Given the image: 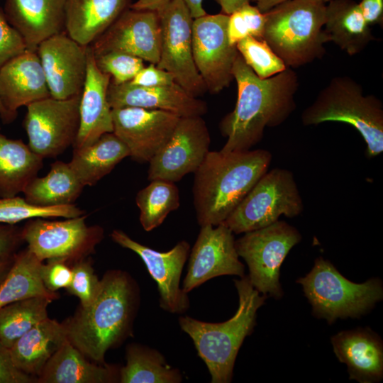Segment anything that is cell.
<instances>
[{
  "label": "cell",
  "instance_id": "816d5d0a",
  "mask_svg": "<svg viewBox=\"0 0 383 383\" xmlns=\"http://www.w3.org/2000/svg\"><path fill=\"white\" fill-rule=\"evenodd\" d=\"M14 256L6 260H0V284L9 273L13 265Z\"/></svg>",
  "mask_w": 383,
  "mask_h": 383
},
{
  "label": "cell",
  "instance_id": "5bb4252c",
  "mask_svg": "<svg viewBox=\"0 0 383 383\" xmlns=\"http://www.w3.org/2000/svg\"><path fill=\"white\" fill-rule=\"evenodd\" d=\"M211 138L202 116L182 117L170 138L149 162L148 179L177 182L199 167L209 152Z\"/></svg>",
  "mask_w": 383,
  "mask_h": 383
},
{
  "label": "cell",
  "instance_id": "b9f144b4",
  "mask_svg": "<svg viewBox=\"0 0 383 383\" xmlns=\"http://www.w3.org/2000/svg\"><path fill=\"white\" fill-rule=\"evenodd\" d=\"M40 274L45 287L51 292L65 288L70 284L72 279V267L66 262L59 260H48L42 264Z\"/></svg>",
  "mask_w": 383,
  "mask_h": 383
},
{
  "label": "cell",
  "instance_id": "4dcf8cb0",
  "mask_svg": "<svg viewBox=\"0 0 383 383\" xmlns=\"http://www.w3.org/2000/svg\"><path fill=\"white\" fill-rule=\"evenodd\" d=\"M84 187L69 162L57 160L51 164L45 176L33 178L23 193L24 199L33 205L62 206L74 204Z\"/></svg>",
  "mask_w": 383,
  "mask_h": 383
},
{
  "label": "cell",
  "instance_id": "ffe728a7",
  "mask_svg": "<svg viewBox=\"0 0 383 383\" xmlns=\"http://www.w3.org/2000/svg\"><path fill=\"white\" fill-rule=\"evenodd\" d=\"M107 99L111 109L138 107L162 110L180 118L203 116L207 104L195 97L177 83L171 85L146 87L130 82L115 84L110 82Z\"/></svg>",
  "mask_w": 383,
  "mask_h": 383
},
{
  "label": "cell",
  "instance_id": "74e56055",
  "mask_svg": "<svg viewBox=\"0 0 383 383\" xmlns=\"http://www.w3.org/2000/svg\"><path fill=\"white\" fill-rule=\"evenodd\" d=\"M265 23V13L256 6L245 4L229 15L227 32L231 45L252 36L263 39Z\"/></svg>",
  "mask_w": 383,
  "mask_h": 383
},
{
  "label": "cell",
  "instance_id": "1f68e13d",
  "mask_svg": "<svg viewBox=\"0 0 383 383\" xmlns=\"http://www.w3.org/2000/svg\"><path fill=\"white\" fill-rule=\"evenodd\" d=\"M42 264L28 248L16 253L9 273L0 284V309L33 296H45L53 300L58 297L57 293L48 291L43 283Z\"/></svg>",
  "mask_w": 383,
  "mask_h": 383
},
{
  "label": "cell",
  "instance_id": "7a4b0ae2",
  "mask_svg": "<svg viewBox=\"0 0 383 383\" xmlns=\"http://www.w3.org/2000/svg\"><path fill=\"white\" fill-rule=\"evenodd\" d=\"M272 159L264 149L209 151L194 172L192 187L200 226L223 223L267 172Z\"/></svg>",
  "mask_w": 383,
  "mask_h": 383
},
{
  "label": "cell",
  "instance_id": "d4e9b609",
  "mask_svg": "<svg viewBox=\"0 0 383 383\" xmlns=\"http://www.w3.org/2000/svg\"><path fill=\"white\" fill-rule=\"evenodd\" d=\"M120 369L91 363L68 339L49 359L36 382L41 383L119 382Z\"/></svg>",
  "mask_w": 383,
  "mask_h": 383
},
{
  "label": "cell",
  "instance_id": "bcb514c9",
  "mask_svg": "<svg viewBox=\"0 0 383 383\" xmlns=\"http://www.w3.org/2000/svg\"><path fill=\"white\" fill-rule=\"evenodd\" d=\"M358 5L364 19L369 26L382 24L383 0H360Z\"/></svg>",
  "mask_w": 383,
  "mask_h": 383
},
{
  "label": "cell",
  "instance_id": "8d00e7d4",
  "mask_svg": "<svg viewBox=\"0 0 383 383\" xmlns=\"http://www.w3.org/2000/svg\"><path fill=\"white\" fill-rule=\"evenodd\" d=\"M236 48L247 65L260 79L269 78L287 68L264 39L249 36L240 40Z\"/></svg>",
  "mask_w": 383,
  "mask_h": 383
},
{
  "label": "cell",
  "instance_id": "277c9868",
  "mask_svg": "<svg viewBox=\"0 0 383 383\" xmlns=\"http://www.w3.org/2000/svg\"><path fill=\"white\" fill-rule=\"evenodd\" d=\"M239 304L235 315L221 323L201 321L188 316L179 318L181 329L192 338L204 362L212 383H228L233 377L238 350L256 324L257 311L266 296L252 285L248 276L234 279Z\"/></svg>",
  "mask_w": 383,
  "mask_h": 383
},
{
  "label": "cell",
  "instance_id": "3957f363",
  "mask_svg": "<svg viewBox=\"0 0 383 383\" xmlns=\"http://www.w3.org/2000/svg\"><path fill=\"white\" fill-rule=\"evenodd\" d=\"M138 300V289L127 273L106 272L91 304L80 306L65 323L68 340L86 357L105 364L106 352L129 334Z\"/></svg>",
  "mask_w": 383,
  "mask_h": 383
},
{
  "label": "cell",
  "instance_id": "6da1fadb",
  "mask_svg": "<svg viewBox=\"0 0 383 383\" xmlns=\"http://www.w3.org/2000/svg\"><path fill=\"white\" fill-rule=\"evenodd\" d=\"M232 74L238 94L234 109L219 124L227 138L223 152L249 150L262 138L266 128L283 123L296 109L299 87L296 73L290 67L260 79L238 54Z\"/></svg>",
  "mask_w": 383,
  "mask_h": 383
},
{
  "label": "cell",
  "instance_id": "4316f807",
  "mask_svg": "<svg viewBox=\"0 0 383 383\" xmlns=\"http://www.w3.org/2000/svg\"><path fill=\"white\" fill-rule=\"evenodd\" d=\"M67 339L65 323L48 317L9 348L11 359L18 370L31 377H38L49 359Z\"/></svg>",
  "mask_w": 383,
  "mask_h": 383
},
{
  "label": "cell",
  "instance_id": "d590c367",
  "mask_svg": "<svg viewBox=\"0 0 383 383\" xmlns=\"http://www.w3.org/2000/svg\"><path fill=\"white\" fill-rule=\"evenodd\" d=\"M84 215L75 204L40 206L18 196L0 197V223L16 224L34 218H74Z\"/></svg>",
  "mask_w": 383,
  "mask_h": 383
},
{
  "label": "cell",
  "instance_id": "30bf717a",
  "mask_svg": "<svg viewBox=\"0 0 383 383\" xmlns=\"http://www.w3.org/2000/svg\"><path fill=\"white\" fill-rule=\"evenodd\" d=\"M86 218L87 215L62 221L31 218L22 228V238L42 262L78 260L93 252L104 235L101 227L88 226Z\"/></svg>",
  "mask_w": 383,
  "mask_h": 383
},
{
  "label": "cell",
  "instance_id": "681fc988",
  "mask_svg": "<svg viewBox=\"0 0 383 383\" xmlns=\"http://www.w3.org/2000/svg\"><path fill=\"white\" fill-rule=\"evenodd\" d=\"M188 7L193 18L206 14L203 7L204 0H182Z\"/></svg>",
  "mask_w": 383,
  "mask_h": 383
},
{
  "label": "cell",
  "instance_id": "f546056e",
  "mask_svg": "<svg viewBox=\"0 0 383 383\" xmlns=\"http://www.w3.org/2000/svg\"><path fill=\"white\" fill-rule=\"evenodd\" d=\"M43 166V158L28 145L0 133V197H12L23 192Z\"/></svg>",
  "mask_w": 383,
  "mask_h": 383
},
{
  "label": "cell",
  "instance_id": "8fae6325",
  "mask_svg": "<svg viewBox=\"0 0 383 383\" xmlns=\"http://www.w3.org/2000/svg\"><path fill=\"white\" fill-rule=\"evenodd\" d=\"M161 25L160 59L156 65L170 72L177 84L199 98L207 92L192 53L191 13L182 0H171L158 11Z\"/></svg>",
  "mask_w": 383,
  "mask_h": 383
},
{
  "label": "cell",
  "instance_id": "7402d4cb",
  "mask_svg": "<svg viewBox=\"0 0 383 383\" xmlns=\"http://www.w3.org/2000/svg\"><path fill=\"white\" fill-rule=\"evenodd\" d=\"M50 96L36 51L26 50L0 67V101L13 113Z\"/></svg>",
  "mask_w": 383,
  "mask_h": 383
},
{
  "label": "cell",
  "instance_id": "cb8c5ba5",
  "mask_svg": "<svg viewBox=\"0 0 383 383\" xmlns=\"http://www.w3.org/2000/svg\"><path fill=\"white\" fill-rule=\"evenodd\" d=\"M338 360L346 365L350 379L374 383L383 377V343L370 328L343 331L331 338Z\"/></svg>",
  "mask_w": 383,
  "mask_h": 383
},
{
  "label": "cell",
  "instance_id": "7bdbcfd3",
  "mask_svg": "<svg viewBox=\"0 0 383 383\" xmlns=\"http://www.w3.org/2000/svg\"><path fill=\"white\" fill-rule=\"evenodd\" d=\"M130 82L134 85L146 87L167 86L176 83L170 72L159 68L152 63L147 67L144 66Z\"/></svg>",
  "mask_w": 383,
  "mask_h": 383
},
{
  "label": "cell",
  "instance_id": "4fadbf2b",
  "mask_svg": "<svg viewBox=\"0 0 383 383\" xmlns=\"http://www.w3.org/2000/svg\"><path fill=\"white\" fill-rule=\"evenodd\" d=\"M228 17L223 13H206L193 19L194 61L207 91L213 94L228 87L233 79L232 70L238 52L228 40Z\"/></svg>",
  "mask_w": 383,
  "mask_h": 383
},
{
  "label": "cell",
  "instance_id": "d6986e66",
  "mask_svg": "<svg viewBox=\"0 0 383 383\" xmlns=\"http://www.w3.org/2000/svg\"><path fill=\"white\" fill-rule=\"evenodd\" d=\"M50 96L66 99L82 94L87 67V46L65 32L41 42L36 50Z\"/></svg>",
  "mask_w": 383,
  "mask_h": 383
},
{
  "label": "cell",
  "instance_id": "603a6c76",
  "mask_svg": "<svg viewBox=\"0 0 383 383\" xmlns=\"http://www.w3.org/2000/svg\"><path fill=\"white\" fill-rule=\"evenodd\" d=\"M67 0H6L4 11L23 37L27 50L36 51L43 40L65 31Z\"/></svg>",
  "mask_w": 383,
  "mask_h": 383
},
{
  "label": "cell",
  "instance_id": "f5cc1de1",
  "mask_svg": "<svg viewBox=\"0 0 383 383\" xmlns=\"http://www.w3.org/2000/svg\"><path fill=\"white\" fill-rule=\"evenodd\" d=\"M17 114L18 113L9 111L0 101V118L3 123L9 124L12 123L16 118Z\"/></svg>",
  "mask_w": 383,
  "mask_h": 383
},
{
  "label": "cell",
  "instance_id": "ba28073f",
  "mask_svg": "<svg viewBox=\"0 0 383 383\" xmlns=\"http://www.w3.org/2000/svg\"><path fill=\"white\" fill-rule=\"evenodd\" d=\"M303 210L293 173L274 168L258 179L223 223L233 233H245L270 226L281 216L296 217Z\"/></svg>",
  "mask_w": 383,
  "mask_h": 383
},
{
  "label": "cell",
  "instance_id": "44dd1931",
  "mask_svg": "<svg viewBox=\"0 0 383 383\" xmlns=\"http://www.w3.org/2000/svg\"><path fill=\"white\" fill-rule=\"evenodd\" d=\"M111 77L96 66L87 46L86 78L79 103V128L74 148L88 146L103 134L113 133L111 108L107 99Z\"/></svg>",
  "mask_w": 383,
  "mask_h": 383
},
{
  "label": "cell",
  "instance_id": "f35d334b",
  "mask_svg": "<svg viewBox=\"0 0 383 383\" xmlns=\"http://www.w3.org/2000/svg\"><path fill=\"white\" fill-rule=\"evenodd\" d=\"M94 58L98 68L115 84L131 82L145 66L140 57L121 52H106Z\"/></svg>",
  "mask_w": 383,
  "mask_h": 383
},
{
  "label": "cell",
  "instance_id": "2e32d148",
  "mask_svg": "<svg viewBox=\"0 0 383 383\" xmlns=\"http://www.w3.org/2000/svg\"><path fill=\"white\" fill-rule=\"evenodd\" d=\"M161 25L157 11L131 7L89 46L94 56L121 52L157 65L160 54Z\"/></svg>",
  "mask_w": 383,
  "mask_h": 383
},
{
  "label": "cell",
  "instance_id": "ee69618b",
  "mask_svg": "<svg viewBox=\"0 0 383 383\" xmlns=\"http://www.w3.org/2000/svg\"><path fill=\"white\" fill-rule=\"evenodd\" d=\"M36 378L16 368L11 359L9 348L0 341V383H30Z\"/></svg>",
  "mask_w": 383,
  "mask_h": 383
},
{
  "label": "cell",
  "instance_id": "ac0fdd59",
  "mask_svg": "<svg viewBox=\"0 0 383 383\" xmlns=\"http://www.w3.org/2000/svg\"><path fill=\"white\" fill-rule=\"evenodd\" d=\"M113 133L135 161L149 162L172 134L180 117L162 110L138 107L111 109Z\"/></svg>",
  "mask_w": 383,
  "mask_h": 383
},
{
  "label": "cell",
  "instance_id": "52a82bcc",
  "mask_svg": "<svg viewBox=\"0 0 383 383\" xmlns=\"http://www.w3.org/2000/svg\"><path fill=\"white\" fill-rule=\"evenodd\" d=\"M296 282L302 286L313 315L329 324L338 318H360L383 299L380 279L353 282L322 257L316 258L311 270Z\"/></svg>",
  "mask_w": 383,
  "mask_h": 383
},
{
  "label": "cell",
  "instance_id": "9a60e30c",
  "mask_svg": "<svg viewBox=\"0 0 383 383\" xmlns=\"http://www.w3.org/2000/svg\"><path fill=\"white\" fill-rule=\"evenodd\" d=\"M111 238L116 243L132 250L141 258L157 283L160 306L163 310L172 313H182L189 309L188 293L180 287L182 270L190 250L188 242L179 241L169 251L160 252L133 240L121 230H113Z\"/></svg>",
  "mask_w": 383,
  "mask_h": 383
},
{
  "label": "cell",
  "instance_id": "f1b7e54d",
  "mask_svg": "<svg viewBox=\"0 0 383 383\" xmlns=\"http://www.w3.org/2000/svg\"><path fill=\"white\" fill-rule=\"evenodd\" d=\"M127 157L126 145L113 133H106L88 146L74 148L69 165L84 187H91Z\"/></svg>",
  "mask_w": 383,
  "mask_h": 383
},
{
  "label": "cell",
  "instance_id": "7c38bea8",
  "mask_svg": "<svg viewBox=\"0 0 383 383\" xmlns=\"http://www.w3.org/2000/svg\"><path fill=\"white\" fill-rule=\"evenodd\" d=\"M80 98L81 94L66 99L50 96L27 106L23 126L35 153L52 158L74 145L79 128Z\"/></svg>",
  "mask_w": 383,
  "mask_h": 383
},
{
  "label": "cell",
  "instance_id": "836d02e7",
  "mask_svg": "<svg viewBox=\"0 0 383 383\" xmlns=\"http://www.w3.org/2000/svg\"><path fill=\"white\" fill-rule=\"evenodd\" d=\"M54 301L45 296H33L9 304L0 309V341L8 348L48 318V307Z\"/></svg>",
  "mask_w": 383,
  "mask_h": 383
},
{
  "label": "cell",
  "instance_id": "ab89813d",
  "mask_svg": "<svg viewBox=\"0 0 383 383\" xmlns=\"http://www.w3.org/2000/svg\"><path fill=\"white\" fill-rule=\"evenodd\" d=\"M72 270V279L66 289L70 294L79 298L81 307H87L96 296L101 279L95 274L90 262L83 258L77 260Z\"/></svg>",
  "mask_w": 383,
  "mask_h": 383
},
{
  "label": "cell",
  "instance_id": "e0dca14e",
  "mask_svg": "<svg viewBox=\"0 0 383 383\" xmlns=\"http://www.w3.org/2000/svg\"><path fill=\"white\" fill-rule=\"evenodd\" d=\"M222 275H245L233 233L225 224L201 226L189 258L182 289L189 293L206 281Z\"/></svg>",
  "mask_w": 383,
  "mask_h": 383
},
{
  "label": "cell",
  "instance_id": "5b68a950",
  "mask_svg": "<svg viewBox=\"0 0 383 383\" xmlns=\"http://www.w3.org/2000/svg\"><path fill=\"white\" fill-rule=\"evenodd\" d=\"M326 4L288 0L265 12L263 39L287 67H299L325 54Z\"/></svg>",
  "mask_w": 383,
  "mask_h": 383
},
{
  "label": "cell",
  "instance_id": "f6af8a7d",
  "mask_svg": "<svg viewBox=\"0 0 383 383\" xmlns=\"http://www.w3.org/2000/svg\"><path fill=\"white\" fill-rule=\"evenodd\" d=\"M22 228L15 224L0 223V260L13 257L23 241Z\"/></svg>",
  "mask_w": 383,
  "mask_h": 383
},
{
  "label": "cell",
  "instance_id": "7dc6e473",
  "mask_svg": "<svg viewBox=\"0 0 383 383\" xmlns=\"http://www.w3.org/2000/svg\"><path fill=\"white\" fill-rule=\"evenodd\" d=\"M171 0H138L131 5V9L138 10L161 11Z\"/></svg>",
  "mask_w": 383,
  "mask_h": 383
},
{
  "label": "cell",
  "instance_id": "c3c4849f",
  "mask_svg": "<svg viewBox=\"0 0 383 383\" xmlns=\"http://www.w3.org/2000/svg\"><path fill=\"white\" fill-rule=\"evenodd\" d=\"M221 8V13L230 15L243 6L250 4L251 0H214Z\"/></svg>",
  "mask_w": 383,
  "mask_h": 383
},
{
  "label": "cell",
  "instance_id": "484cf974",
  "mask_svg": "<svg viewBox=\"0 0 383 383\" xmlns=\"http://www.w3.org/2000/svg\"><path fill=\"white\" fill-rule=\"evenodd\" d=\"M131 4V0H67L65 31L79 44L88 46Z\"/></svg>",
  "mask_w": 383,
  "mask_h": 383
},
{
  "label": "cell",
  "instance_id": "60d3db41",
  "mask_svg": "<svg viewBox=\"0 0 383 383\" xmlns=\"http://www.w3.org/2000/svg\"><path fill=\"white\" fill-rule=\"evenodd\" d=\"M27 50L26 43L0 8V67Z\"/></svg>",
  "mask_w": 383,
  "mask_h": 383
},
{
  "label": "cell",
  "instance_id": "9c48e42d",
  "mask_svg": "<svg viewBox=\"0 0 383 383\" xmlns=\"http://www.w3.org/2000/svg\"><path fill=\"white\" fill-rule=\"evenodd\" d=\"M301 240L299 231L285 221L246 232L235 240L239 257L246 262L248 278L260 294L280 299V267L291 249Z\"/></svg>",
  "mask_w": 383,
  "mask_h": 383
},
{
  "label": "cell",
  "instance_id": "f907efd6",
  "mask_svg": "<svg viewBox=\"0 0 383 383\" xmlns=\"http://www.w3.org/2000/svg\"><path fill=\"white\" fill-rule=\"evenodd\" d=\"M256 4V7L262 12L265 13L271 9L274 6L288 0H252ZM323 2L324 4L328 3L330 0H315Z\"/></svg>",
  "mask_w": 383,
  "mask_h": 383
},
{
  "label": "cell",
  "instance_id": "d6a6232c",
  "mask_svg": "<svg viewBox=\"0 0 383 383\" xmlns=\"http://www.w3.org/2000/svg\"><path fill=\"white\" fill-rule=\"evenodd\" d=\"M126 363L120 368L121 383H179L181 371L167 364L158 350L132 343L127 346Z\"/></svg>",
  "mask_w": 383,
  "mask_h": 383
},
{
  "label": "cell",
  "instance_id": "8992f818",
  "mask_svg": "<svg viewBox=\"0 0 383 383\" xmlns=\"http://www.w3.org/2000/svg\"><path fill=\"white\" fill-rule=\"evenodd\" d=\"M304 126L327 121L348 123L366 143L368 158L383 152V105L375 96L365 94L362 86L348 76L333 77L301 114Z\"/></svg>",
  "mask_w": 383,
  "mask_h": 383
},
{
  "label": "cell",
  "instance_id": "e575fe53",
  "mask_svg": "<svg viewBox=\"0 0 383 383\" xmlns=\"http://www.w3.org/2000/svg\"><path fill=\"white\" fill-rule=\"evenodd\" d=\"M179 192L174 182L155 179L140 189L135 197L143 229L150 231L160 226L167 215L179 206Z\"/></svg>",
  "mask_w": 383,
  "mask_h": 383
},
{
  "label": "cell",
  "instance_id": "83f0119b",
  "mask_svg": "<svg viewBox=\"0 0 383 383\" xmlns=\"http://www.w3.org/2000/svg\"><path fill=\"white\" fill-rule=\"evenodd\" d=\"M328 3L323 30L328 41L350 56L359 54L374 37L358 3L353 0H330Z\"/></svg>",
  "mask_w": 383,
  "mask_h": 383
}]
</instances>
